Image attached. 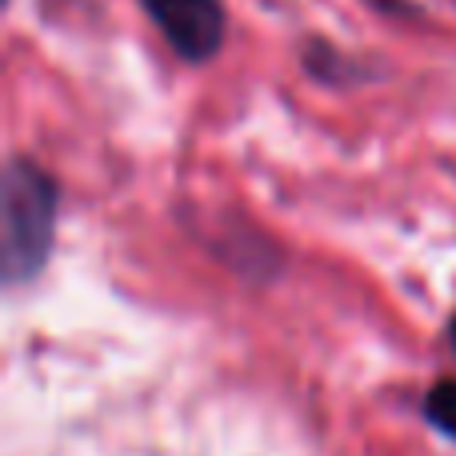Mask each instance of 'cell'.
<instances>
[{"label":"cell","mask_w":456,"mask_h":456,"mask_svg":"<svg viewBox=\"0 0 456 456\" xmlns=\"http://www.w3.org/2000/svg\"><path fill=\"white\" fill-rule=\"evenodd\" d=\"M449 340H452V348H456V316H452V324H449Z\"/></svg>","instance_id":"obj_4"},{"label":"cell","mask_w":456,"mask_h":456,"mask_svg":"<svg viewBox=\"0 0 456 456\" xmlns=\"http://www.w3.org/2000/svg\"><path fill=\"white\" fill-rule=\"evenodd\" d=\"M425 420L441 436L456 441V377L436 380V385L425 393Z\"/></svg>","instance_id":"obj_3"},{"label":"cell","mask_w":456,"mask_h":456,"mask_svg":"<svg viewBox=\"0 0 456 456\" xmlns=\"http://www.w3.org/2000/svg\"><path fill=\"white\" fill-rule=\"evenodd\" d=\"M160 37L189 64L213 61L224 45V4L221 0H141Z\"/></svg>","instance_id":"obj_2"},{"label":"cell","mask_w":456,"mask_h":456,"mask_svg":"<svg viewBox=\"0 0 456 456\" xmlns=\"http://www.w3.org/2000/svg\"><path fill=\"white\" fill-rule=\"evenodd\" d=\"M56 192L53 176L28 157H12L4 168V281L24 284L45 268L56 236Z\"/></svg>","instance_id":"obj_1"}]
</instances>
